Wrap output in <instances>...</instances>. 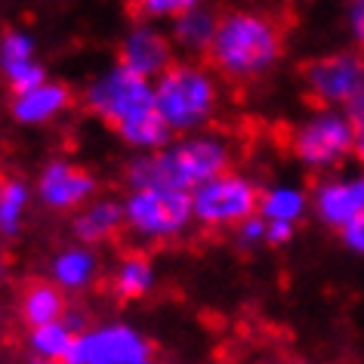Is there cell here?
I'll list each match as a JSON object with an SVG mask.
<instances>
[{
	"instance_id": "f546056e",
	"label": "cell",
	"mask_w": 364,
	"mask_h": 364,
	"mask_svg": "<svg viewBox=\"0 0 364 364\" xmlns=\"http://www.w3.org/2000/svg\"><path fill=\"white\" fill-rule=\"evenodd\" d=\"M0 278H4V253H0Z\"/></svg>"
},
{
	"instance_id": "5b68a950",
	"label": "cell",
	"mask_w": 364,
	"mask_h": 364,
	"mask_svg": "<svg viewBox=\"0 0 364 364\" xmlns=\"http://www.w3.org/2000/svg\"><path fill=\"white\" fill-rule=\"evenodd\" d=\"M355 121L349 108L321 105L296 124L290 136V151L309 173H333L355 158Z\"/></svg>"
},
{
	"instance_id": "603a6c76",
	"label": "cell",
	"mask_w": 364,
	"mask_h": 364,
	"mask_svg": "<svg viewBox=\"0 0 364 364\" xmlns=\"http://www.w3.org/2000/svg\"><path fill=\"white\" fill-rule=\"evenodd\" d=\"M65 318V290L56 281H34L22 294V321L25 324H47Z\"/></svg>"
},
{
	"instance_id": "7c38bea8",
	"label": "cell",
	"mask_w": 364,
	"mask_h": 364,
	"mask_svg": "<svg viewBox=\"0 0 364 364\" xmlns=\"http://www.w3.org/2000/svg\"><path fill=\"white\" fill-rule=\"evenodd\" d=\"M173 56H176V47L170 41V31H161L158 22L151 19L133 22L117 43V62L151 80L176 62Z\"/></svg>"
},
{
	"instance_id": "9a60e30c",
	"label": "cell",
	"mask_w": 364,
	"mask_h": 364,
	"mask_svg": "<svg viewBox=\"0 0 364 364\" xmlns=\"http://www.w3.org/2000/svg\"><path fill=\"white\" fill-rule=\"evenodd\" d=\"M121 232H124V201H117V198L93 195L84 207H77L71 213V235H75V241L99 247V244L114 241Z\"/></svg>"
},
{
	"instance_id": "4316f807",
	"label": "cell",
	"mask_w": 364,
	"mask_h": 364,
	"mask_svg": "<svg viewBox=\"0 0 364 364\" xmlns=\"http://www.w3.org/2000/svg\"><path fill=\"white\" fill-rule=\"evenodd\" d=\"M346 25H349L355 47L364 50V0H349V6H346Z\"/></svg>"
},
{
	"instance_id": "83f0119b",
	"label": "cell",
	"mask_w": 364,
	"mask_h": 364,
	"mask_svg": "<svg viewBox=\"0 0 364 364\" xmlns=\"http://www.w3.org/2000/svg\"><path fill=\"white\" fill-rule=\"evenodd\" d=\"M346 108H349V114L355 121V130H358V136H355V158L364 164V90Z\"/></svg>"
},
{
	"instance_id": "6da1fadb",
	"label": "cell",
	"mask_w": 364,
	"mask_h": 364,
	"mask_svg": "<svg viewBox=\"0 0 364 364\" xmlns=\"http://www.w3.org/2000/svg\"><path fill=\"white\" fill-rule=\"evenodd\" d=\"M232 167V145L220 133H173L167 145L154 151H136L127 167L130 186H170L192 192L201 182Z\"/></svg>"
},
{
	"instance_id": "44dd1931",
	"label": "cell",
	"mask_w": 364,
	"mask_h": 364,
	"mask_svg": "<svg viewBox=\"0 0 364 364\" xmlns=\"http://www.w3.org/2000/svg\"><path fill=\"white\" fill-rule=\"evenodd\" d=\"M75 340H77V324L65 321V318L28 327V352L38 361H68Z\"/></svg>"
},
{
	"instance_id": "cb8c5ba5",
	"label": "cell",
	"mask_w": 364,
	"mask_h": 364,
	"mask_svg": "<svg viewBox=\"0 0 364 364\" xmlns=\"http://www.w3.org/2000/svg\"><path fill=\"white\" fill-rule=\"evenodd\" d=\"M139 19H151V22H164V19H173V16L192 10L198 4H207V0H127Z\"/></svg>"
},
{
	"instance_id": "8fae6325",
	"label": "cell",
	"mask_w": 364,
	"mask_h": 364,
	"mask_svg": "<svg viewBox=\"0 0 364 364\" xmlns=\"http://www.w3.org/2000/svg\"><path fill=\"white\" fill-rule=\"evenodd\" d=\"M312 213L327 229L340 232L346 223L364 213V164L358 170H333L315 186Z\"/></svg>"
},
{
	"instance_id": "7402d4cb",
	"label": "cell",
	"mask_w": 364,
	"mask_h": 364,
	"mask_svg": "<svg viewBox=\"0 0 364 364\" xmlns=\"http://www.w3.org/2000/svg\"><path fill=\"white\" fill-rule=\"evenodd\" d=\"M34 201V188L25 179H0V235L4 238H16L22 232L25 220H28Z\"/></svg>"
},
{
	"instance_id": "4fadbf2b",
	"label": "cell",
	"mask_w": 364,
	"mask_h": 364,
	"mask_svg": "<svg viewBox=\"0 0 364 364\" xmlns=\"http://www.w3.org/2000/svg\"><path fill=\"white\" fill-rule=\"evenodd\" d=\"M75 105L71 90L62 80L43 77L31 87L13 90V102H10V114L19 127H50L59 117H65Z\"/></svg>"
},
{
	"instance_id": "5bb4252c",
	"label": "cell",
	"mask_w": 364,
	"mask_h": 364,
	"mask_svg": "<svg viewBox=\"0 0 364 364\" xmlns=\"http://www.w3.org/2000/svg\"><path fill=\"white\" fill-rule=\"evenodd\" d=\"M0 77L10 90L31 87L47 77V68L38 59V41L25 28H10L0 34Z\"/></svg>"
},
{
	"instance_id": "7a4b0ae2",
	"label": "cell",
	"mask_w": 364,
	"mask_h": 364,
	"mask_svg": "<svg viewBox=\"0 0 364 364\" xmlns=\"http://www.w3.org/2000/svg\"><path fill=\"white\" fill-rule=\"evenodd\" d=\"M210 65L229 80H257L284 56V31L269 13L232 10L220 16L210 43Z\"/></svg>"
},
{
	"instance_id": "3957f363",
	"label": "cell",
	"mask_w": 364,
	"mask_h": 364,
	"mask_svg": "<svg viewBox=\"0 0 364 364\" xmlns=\"http://www.w3.org/2000/svg\"><path fill=\"white\" fill-rule=\"evenodd\" d=\"M220 102L223 90L216 68H207L201 62H173L154 77V108L173 133L204 130L220 112Z\"/></svg>"
},
{
	"instance_id": "277c9868",
	"label": "cell",
	"mask_w": 364,
	"mask_h": 364,
	"mask_svg": "<svg viewBox=\"0 0 364 364\" xmlns=\"http://www.w3.org/2000/svg\"><path fill=\"white\" fill-rule=\"evenodd\" d=\"M195 223L192 192L170 186H130L124 198V229L142 244L182 238Z\"/></svg>"
},
{
	"instance_id": "484cf974",
	"label": "cell",
	"mask_w": 364,
	"mask_h": 364,
	"mask_svg": "<svg viewBox=\"0 0 364 364\" xmlns=\"http://www.w3.org/2000/svg\"><path fill=\"white\" fill-rule=\"evenodd\" d=\"M340 238H343V247L349 253H355V257H364V213L343 225Z\"/></svg>"
},
{
	"instance_id": "d6986e66",
	"label": "cell",
	"mask_w": 364,
	"mask_h": 364,
	"mask_svg": "<svg viewBox=\"0 0 364 364\" xmlns=\"http://www.w3.org/2000/svg\"><path fill=\"white\" fill-rule=\"evenodd\" d=\"M114 133H117V139L133 151H154V149H161V145H167L173 139V130L161 117L158 108H154V102L145 105L142 112L130 114L127 121H121L114 127Z\"/></svg>"
},
{
	"instance_id": "2e32d148",
	"label": "cell",
	"mask_w": 364,
	"mask_h": 364,
	"mask_svg": "<svg viewBox=\"0 0 364 364\" xmlns=\"http://www.w3.org/2000/svg\"><path fill=\"white\" fill-rule=\"evenodd\" d=\"M102 262L93 244L75 241L68 247L56 250V257L50 259V278L65 290V294H84L99 281Z\"/></svg>"
},
{
	"instance_id": "30bf717a",
	"label": "cell",
	"mask_w": 364,
	"mask_h": 364,
	"mask_svg": "<svg viewBox=\"0 0 364 364\" xmlns=\"http://www.w3.org/2000/svg\"><path fill=\"white\" fill-rule=\"evenodd\" d=\"M96 195V176L75 161H47L34 182V201L53 213H75Z\"/></svg>"
},
{
	"instance_id": "ac0fdd59",
	"label": "cell",
	"mask_w": 364,
	"mask_h": 364,
	"mask_svg": "<svg viewBox=\"0 0 364 364\" xmlns=\"http://www.w3.org/2000/svg\"><path fill=\"white\" fill-rule=\"evenodd\" d=\"M312 210V195L294 182H275L266 192H259V216L266 223L299 225Z\"/></svg>"
},
{
	"instance_id": "ba28073f",
	"label": "cell",
	"mask_w": 364,
	"mask_h": 364,
	"mask_svg": "<svg viewBox=\"0 0 364 364\" xmlns=\"http://www.w3.org/2000/svg\"><path fill=\"white\" fill-rule=\"evenodd\" d=\"M151 340L130 321H99L77 331L68 364H149Z\"/></svg>"
},
{
	"instance_id": "f1b7e54d",
	"label": "cell",
	"mask_w": 364,
	"mask_h": 364,
	"mask_svg": "<svg viewBox=\"0 0 364 364\" xmlns=\"http://www.w3.org/2000/svg\"><path fill=\"white\" fill-rule=\"evenodd\" d=\"M296 235V225H287V223H266V244L272 247H284L290 244V238Z\"/></svg>"
},
{
	"instance_id": "d4e9b609",
	"label": "cell",
	"mask_w": 364,
	"mask_h": 364,
	"mask_svg": "<svg viewBox=\"0 0 364 364\" xmlns=\"http://www.w3.org/2000/svg\"><path fill=\"white\" fill-rule=\"evenodd\" d=\"M235 244H238L241 250H257L266 244V220H262L259 213L247 216L241 225H235Z\"/></svg>"
},
{
	"instance_id": "52a82bcc",
	"label": "cell",
	"mask_w": 364,
	"mask_h": 364,
	"mask_svg": "<svg viewBox=\"0 0 364 364\" xmlns=\"http://www.w3.org/2000/svg\"><path fill=\"white\" fill-rule=\"evenodd\" d=\"M80 102H84L90 114L114 130L121 121H127L130 114L142 112L145 105L154 102V80L145 75H136L133 68L121 65V62H114V65L96 71L87 80Z\"/></svg>"
},
{
	"instance_id": "e0dca14e",
	"label": "cell",
	"mask_w": 364,
	"mask_h": 364,
	"mask_svg": "<svg viewBox=\"0 0 364 364\" xmlns=\"http://www.w3.org/2000/svg\"><path fill=\"white\" fill-rule=\"evenodd\" d=\"M220 28V13L210 4H198L192 10L179 13L170 19V41L176 53H188V56H207L210 43Z\"/></svg>"
},
{
	"instance_id": "ffe728a7",
	"label": "cell",
	"mask_w": 364,
	"mask_h": 364,
	"mask_svg": "<svg viewBox=\"0 0 364 364\" xmlns=\"http://www.w3.org/2000/svg\"><path fill=\"white\" fill-rule=\"evenodd\" d=\"M154 284H158V269H154V262L145 257V253L133 250V253H124L121 259L114 262L112 269V290L121 299H142L149 296Z\"/></svg>"
},
{
	"instance_id": "8992f818",
	"label": "cell",
	"mask_w": 364,
	"mask_h": 364,
	"mask_svg": "<svg viewBox=\"0 0 364 364\" xmlns=\"http://www.w3.org/2000/svg\"><path fill=\"white\" fill-rule=\"evenodd\" d=\"M192 213L195 225L207 232H232L247 216L259 213V188L247 173L229 167L192 188Z\"/></svg>"
},
{
	"instance_id": "4dcf8cb0",
	"label": "cell",
	"mask_w": 364,
	"mask_h": 364,
	"mask_svg": "<svg viewBox=\"0 0 364 364\" xmlns=\"http://www.w3.org/2000/svg\"><path fill=\"white\" fill-rule=\"evenodd\" d=\"M299 4H306V0H299Z\"/></svg>"
},
{
	"instance_id": "9c48e42d",
	"label": "cell",
	"mask_w": 364,
	"mask_h": 364,
	"mask_svg": "<svg viewBox=\"0 0 364 364\" xmlns=\"http://www.w3.org/2000/svg\"><path fill=\"white\" fill-rule=\"evenodd\" d=\"M303 87L312 102L346 108L364 90V50H336L303 68Z\"/></svg>"
}]
</instances>
